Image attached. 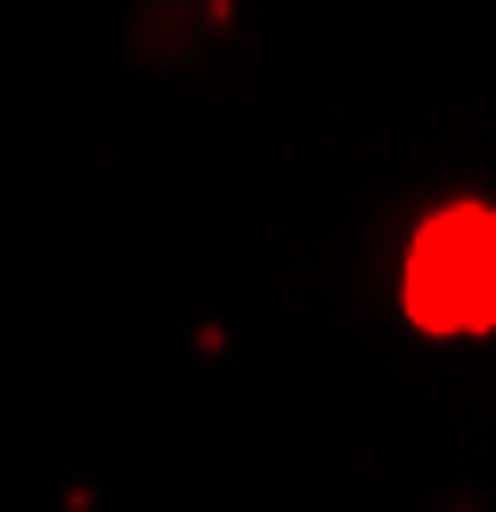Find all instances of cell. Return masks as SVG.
I'll list each match as a JSON object with an SVG mask.
<instances>
[{
	"label": "cell",
	"mask_w": 496,
	"mask_h": 512,
	"mask_svg": "<svg viewBox=\"0 0 496 512\" xmlns=\"http://www.w3.org/2000/svg\"><path fill=\"white\" fill-rule=\"evenodd\" d=\"M407 309L431 334H480L496 317V220L480 204H456L415 236Z\"/></svg>",
	"instance_id": "1"
}]
</instances>
